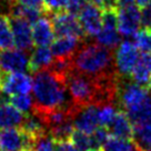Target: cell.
Instances as JSON below:
<instances>
[{
    "instance_id": "obj_1",
    "label": "cell",
    "mask_w": 151,
    "mask_h": 151,
    "mask_svg": "<svg viewBox=\"0 0 151 151\" xmlns=\"http://www.w3.org/2000/svg\"><path fill=\"white\" fill-rule=\"evenodd\" d=\"M32 111L42 119L55 110L68 108L73 104L68 97L66 77L51 69H45L33 73Z\"/></svg>"
},
{
    "instance_id": "obj_2",
    "label": "cell",
    "mask_w": 151,
    "mask_h": 151,
    "mask_svg": "<svg viewBox=\"0 0 151 151\" xmlns=\"http://www.w3.org/2000/svg\"><path fill=\"white\" fill-rule=\"evenodd\" d=\"M72 69L92 78H104L118 75L114 66L113 50L96 42L83 43L71 59Z\"/></svg>"
},
{
    "instance_id": "obj_3",
    "label": "cell",
    "mask_w": 151,
    "mask_h": 151,
    "mask_svg": "<svg viewBox=\"0 0 151 151\" xmlns=\"http://www.w3.org/2000/svg\"><path fill=\"white\" fill-rule=\"evenodd\" d=\"M133 129V141L139 151H151V98L128 110Z\"/></svg>"
},
{
    "instance_id": "obj_4",
    "label": "cell",
    "mask_w": 151,
    "mask_h": 151,
    "mask_svg": "<svg viewBox=\"0 0 151 151\" xmlns=\"http://www.w3.org/2000/svg\"><path fill=\"white\" fill-rule=\"evenodd\" d=\"M49 17L51 19L55 35H57L58 37L72 36V37L80 38L83 40L87 39V36L77 16L68 12L66 10H62L59 12L49 14Z\"/></svg>"
},
{
    "instance_id": "obj_5",
    "label": "cell",
    "mask_w": 151,
    "mask_h": 151,
    "mask_svg": "<svg viewBox=\"0 0 151 151\" xmlns=\"http://www.w3.org/2000/svg\"><path fill=\"white\" fill-rule=\"evenodd\" d=\"M140 56L139 49L131 40H123L116 48L114 66L120 77H130L133 67Z\"/></svg>"
},
{
    "instance_id": "obj_6",
    "label": "cell",
    "mask_w": 151,
    "mask_h": 151,
    "mask_svg": "<svg viewBox=\"0 0 151 151\" xmlns=\"http://www.w3.org/2000/svg\"><path fill=\"white\" fill-rule=\"evenodd\" d=\"M141 27L140 7L137 5L120 6L118 8V31L126 38H133Z\"/></svg>"
},
{
    "instance_id": "obj_7",
    "label": "cell",
    "mask_w": 151,
    "mask_h": 151,
    "mask_svg": "<svg viewBox=\"0 0 151 151\" xmlns=\"http://www.w3.org/2000/svg\"><path fill=\"white\" fill-rule=\"evenodd\" d=\"M35 139L21 128H8L0 131V150L1 151H21L32 149Z\"/></svg>"
},
{
    "instance_id": "obj_8",
    "label": "cell",
    "mask_w": 151,
    "mask_h": 151,
    "mask_svg": "<svg viewBox=\"0 0 151 151\" xmlns=\"http://www.w3.org/2000/svg\"><path fill=\"white\" fill-rule=\"evenodd\" d=\"M10 24L12 29L14 39V46L19 50L27 52L33 49L32 30L30 27V22L26 19L17 16H9Z\"/></svg>"
},
{
    "instance_id": "obj_9",
    "label": "cell",
    "mask_w": 151,
    "mask_h": 151,
    "mask_svg": "<svg viewBox=\"0 0 151 151\" xmlns=\"http://www.w3.org/2000/svg\"><path fill=\"white\" fill-rule=\"evenodd\" d=\"M73 126L77 130L92 133L99 127V106L89 104L78 107L73 114Z\"/></svg>"
},
{
    "instance_id": "obj_10",
    "label": "cell",
    "mask_w": 151,
    "mask_h": 151,
    "mask_svg": "<svg viewBox=\"0 0 151 151\" xmlns=\"http://www.w3.org/2000/svg\"><path fill=\"white\" fill-rule=\"evenodd\" d=\"M0 89L10 97L14 94L29 93L32 89V78L24 72H6L1 80Z\"/></svg>"
},
{
    "instance_id": "obj_11",
    "label": "cell",
    "mask_w": 151,
    "mask_h": 151,
    "mask_svg": "<svg viewBox=\"0 0 151 151\" xmlns=\"http://www.w3.org/2000/svg\"><path fill=\"white\" fill-rule=\"evenodd\" d=\"M78 19L87 37H96L102 28V10L90 2L80 11Z\"/></svg>"
},
{
    "instance_id": "obj_12",
    "label": "cell",
    "mask_w": 151,
    "mask_h": 151,
    "mask_svg": "<svg viewBox=\"0 0 151 151\" xmlns=\"http://www.w3.org/2000/svg\"><path fill=\"white\" fill-rule=\"evenodd\" d=\"M29 68V57L22 50H2L0 52V70L4 72H24Z\"/></svg>"
},
{
    "instance_id": "obj_13",
    "label": "cell",
    "mask_w": 151,
    "mask_h": 151,
    "mask_svg": "<svg viewBox=\"0 0 151 151\" xmlns=\"http://www.w3.org/2000/svg\"><path fill=\"white\" fill-rule=\"evenodd\" d=\"M83 39L72 36H61L51 43L52 55L57 59H72L75 53L83 43Z\"/></svg>"
},
{
    "instance_id": "obj_14",
    "label": "cell",
    "mask_w": 151,
    "mask_h": 151,
    "mask_svg": "<svg viewBox=\"0 0 151 151\" xmlns=\"http://www.w3.org/2000/svg\"><path fill=\"white\" fill-rule=\"evenodd\" d=\"M32 40L37 47H48L55 39V30L51 19L48 14H43L32 24Z\"/></svg>"
},
{
    "instance_id": "obj_15",
    "label": "cell",
    "mask_w": 151,
    "mask_h": 151,
    "mask_svg": "<svg viewBox=\"0 0 151 151\" xmlns=\"http://www.w3.org/2000/svg\"><path fill=\"white\" fill-rule=\"evenodd\" d=\"M110 136L121 139H130L133 140V129L130 120L128 118L127 113L119 110L116 117L113 118L112 122L107 127Z\"/></svg>"
},
{
    "instance_id": "obj_16",
    "label": "cell",
    "mask_w": 151,
    "mask_h": 151,
    "mask_svg": "<svg viewBox=\"0 0 151 151\" xmlns=\"http://www.w3.org/2000/svg\"><path fill=\"white\" fill-rule=\"evenodd\" d=\"M53 62V55L49 47H36L31 52L29 58L28 71L31 73H36L40 70H45L50 68Z\"/></svg>"
},
{
    "instance_id": "obj_17",
    "label": "cell",
    "mask_w": 151,
    "mask_h": 151,
    "mask_svg": "<svg viewBox=\"0 0 151 151\" xmlns=\"http://www.w3.org/2000/svg\"><path fill=\"white\" fill-rule=\"evenodd\" d=\"M130 78L141 86H147L151 78V52L140 53L130 73Z\"/></svg>"
},
{
    "instance_id": "obj_18",
    "label": "cell",
    "mask_w": 151,
    "mask_h": 151,
    "mask_svg": "<svg viewBox=\"0 0 151 151\" xmlns=\"http://www.w3.org/2000/svg\"><path fill=\"white\" fill-rule=\"evenodd\" d=\"M24 113L14 106L9 104L0 106V128H20L24 122Z\"/></svg>"
},
{
    "instance_id": "obj_19",
    "label": "cell",
    "mask_w": 151,
    "mask_h": 151,
    "mask_svg": "<svg viewBox=\"0 0 151 151\" xmlns=\"http://www.w3.org/2000/svg\"><path fill=\"white\" fill-rule=\"evenodd\" d=\"M14 48V39L9 16L0 14V50H10Z\"/></svg>"
},
{
    "instance_id": "obj_20",
    "label": "cell",
    "mask_w": 151,
    "mask_h": 151,
    "mask_svg": "<svg viewBox=\"0 0 151 151\" xmlns=\"http://www.w3.org/2000/svg\"><path fill=\"white\" fill-rule=\"evenodd\" d=\"M96 42L104 46L106 48H109L111 50H114L121 42V36L119 33L118 29H107L101 28L100 32L96 36Z\"/></svg>"
},
{
    "instance_id": "obj_21",
    "label": "cell",
    "mask_w": 151,
    "mask_h": 151,
    "mask_svg": "<svg viewBox=\"0 0 151 151\" xmlns=\"http://www.w3.org/2000/svg\"><path fill=\"white\" fill-rule=\"evenodd\" d=\"M101 151H139L133 140L110 136L104 142Z\"/></svg>"
},
{
    "instance_id": "obj_22",
    "label": "cell",
    "mask_w": 151,
    "mask_h": 151,
    "mask_svg": "<svg viewBox=\"0 0 151 151\" xmlns=\"http://www.w3.org/2000/svg\"><path fill=\"white\" fill-rule=\"evenodd\" d=\"M69 141L76 147V149L78 151H98L96 149L91 133H86V132L75 129Z\"/></svg>"
},
{
    "instance_id": "obj_23",
    "label": "cell",
    "mask_w": 151,
    "mask_h": 151,
    "mask_svg": "<svg viewBox=\"0 0 151 151\" xmlns=\"http://www.w3.org/2000/svg\"><path fill=\"white\" fill-rule=\"evenodd\" d=\"M120 109L113 104H107L99 106V127L107 128L112 122L113 118Z\"/></svg>"
},
{
    "instance_id": "obj_24",
    "label": "cell",
    "mask_w": 151,
    "mask_h": 151,
    "mask_svg": "<svg viewBox=\"0 0 151 151\" xmlns=\"http://www.w3.org/2000/svg\"><path fill=\"white\" fill-rule=\"evenodd\" d=\"M10 101L14 107L18 109L22 113H29L32 111L33 99L29 93L14 94L10 97Z\"/></svg>"
},
{
    "instance_id": "obj_25",
    "label": "cell",
    "mask_w": 151,
    "mask_h": 151,
    "mask_svg": "<svg viewBox=\"0 0 151 151\" xmlns=\"http://www.w3.org/2000/svg\"><path fill=\"white\" fill-rule=\"evenodd\" d=\"M134 45L142 52H151V29L139 30L134 36Z\"/></svg>"
},
{
    "instance_id": "obj_26",
    "label": "cell",
    "mask_w": 151,
    "mask_h": 151,
    "mask_svg": "<svg viewBox=\"0 0 151 151\" xmlns=\"http://www.w3.org/2000/svg\"><path fill=\"white\" fill-rule=\"evenodd\" d=\"M55 148L56 141L47 131L36 139L33 151H55Z\"/></svg>"
},
{
    "instance_id": "obj_27",
    "label": "cell",
    "mask_w": 151,
    "mask_h": 151,
    "mask_svg": "<svg viewBox=\"0 0 151 151\" xmlns=\"http://www.w3.org/2000/svg\"><path fill=\"white\" fill-rule=\"evenodd\" d=\"M67 4H68V0H43L46 14L49 16L55 12L66 10Z\"/></svg>"
},
{
    "instance_id": "obj_28",
    "label": "cell",
    "mask_w": 151,
    "mask_h": 151,
    "mask_svg": "<svg viewBox=\"0 0 151 151\" xmlns=\"http://www.w3.org/2000/svg\"><path fill=\"white\" fill-rule=\"evenodd\" d=\"M88 2H89L88 0H68L66 11H68V12H70V14H75V16L78 17V14H80V11L83 9V7Z\"/></svg>"
},
{
    "instance_id": "obj_29",
    "label": "cell",
    "mask_w": 151,
    "mask_h": 151,
    "mask_svg": "<svg viewBox=\"0 0 151 151\" xmlns=\"http://www.w3.org/2000/svg\"><path fill=\"white\" fill-rule=\"evenodd\" d=\"M141 27L143 29H151V2L140 8Z\"/></svg>"
},
{
    "instance_id": "obj_30",
    "label": "cell",
    "mask_w": 151,
    "mask_h": 151,
    "mask_svg": "<svg viewBox=\"0 0 151 151\" xmlns=\"http://www.w3.org/2000/svg\"><path fill=\"white\" fill-rule=\"evenodd\" d=\"M14 4H18V5L24 6V7H28V8L41 10L43 14H46L43 0H14Z\"/></svg>"
},
{
    "instance_id": "obj_31",
    "label": "cell",
    "mask_w": 151,
    "mask_h": 151,
    "mask_svg": "<svg viewBox=\"0 0 151 151\" xmlns=\"http://www.w3.org/2000/svg\"><path fill=\"white\" fill-rule=\"evenodd\" d=\"M55 151H78L70 141H56Z\"/></svg>"
},
{
    "instance_id": "obj_32",
    "label": "cell",
    "mask_w": 151,
    "mask_h": 151,
    "mask_svg": "<svg viewBox=\"0 0 151 151\" xmlns=\"http://www.w3.org/2000/svg\"><path fill=\"white\" fill-rule=\"evenodd\" d=\"M134 2H136V0H117L118 7H120V6L132 5V4H134Z\"/></svg>"
},
{
    "instance_id": "obj_33",
    "label": "cell",
    "mask_w": 151,
    "mask_h": 151,
    "mask_svg": "<svg viewBox=\"0 0 151 151\" xmlns=\"http://www.w3.org/2000/svg\"><path fill=\"white\" fill-rule=\"evenodd\" d=\"M136 2H137V6H138V7L142 8V7L147 6L148 4H150L151 0H136Z\"/></svg>"
},
{
    "instance_id": "obj_34",
    "label": "cell",
    "mask_w": 151,
    "mask_h": 151,
    "mask_svg": "<svg viewBox=\"0 0 151 151\" xmlns=\"http://www.w3.org/2000/svg\"><path fill=\"white\" fill-rule=\"evenodd\" d=\"M147 88L151 91V78H150V80L148 81V83H147Z\"/></svg>"
},
{
    "instance_id": "obj_35",
    "label": "cell",
    "mask_w": 151,
    "mask_h": 151,
    "mask_svg": "<svg viewBox=\"0 0 151 151\" xmlns=\"http://www.w3.org/2000/svg\"><path fill=\"white\" fill-rule=\"evenodd\" d=\"M21 151H33L32 149H26V150H21Z\"/></svg>"
},
{
    "instance_id": "obj_36",
    "label": "cell",
    "mask_w": 151,
    "mask_h": 151,
    "mask_svg": "<svg viewBox=\"0 0 151 151\" xmlns=\"http://www.w3.org/2000/svg\"><path fill=\"white\" fill-rule=\"evenodd\" d=\"M91 151H94V150H91Z\"/></svg>"
},
{
    "instance_id": "obj_37",
    "label": "cell",
    "mask_w": 151,
    "mask_h": 151,
    "mask_svg": "<svg viewBox=\"0 0 151 151\" xmlns=\"http://www.w3.org/2000/svg\"><path fill=\"white\" fill-rule=\"evenodd\" d=\"M0 151H1V150H0Z\"/></svg>"
}]
</instances>
